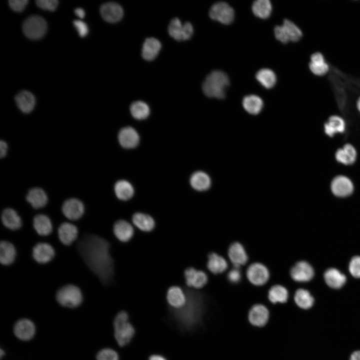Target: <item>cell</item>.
Returning a JSON list of instances; mask_svg holds the SVG:
<instances>
[{
	"mask_svg": "<svg viewBox=\"0 0 360 360\" xmlns=\"http://www.w3.org/2000/svg\"><path fill=\"white\" fill-rule=\"evenodd\" d=\"M77 249L86 266L101 282L110 284L113 280L114 266L110 252V243L102 237L86 234L78 242Z\"/></svg>",
	"mask_w": 360,
	"mask_h": 360,
	"instance_id": "6da1fadb",
	"label": "cell"
},
{
	"mask_svg": "<svg viewBox=\"0 0 360 360\" xmlns=\"http://www.w3.org/2000/svg\"><path fill=\"white\" fill-rule=\"evenodd\" d=\"M229 84L228 77L225 72L214 70L206 77L202 89L207 96L222 99L225 96L226 90Z\"/></svg>",
	"mask_w": 360,
	"mask_h": 360,
	"instance_id": "7a4b0ae2",
	"label": "cell"
},
{
	"mask_svg": "<svg viewBox=\"0 0 360 360\" xmlns=\"http://www.w3.org/2000/svg\"><path fill=\"white\" fill-rule=\"evenodd\" d=\"M128 320V314L122 310L118 313L114 320V336L121 347L128 345L135 334V329Z\"/></svg>",
	"mask_w": 360,
	"mask_h": 360,
	"instance_id": "3957f363",
	"label": "cell"
},
{
	"mask_svg": "<svg viewBox=\"0 0 360 360\" xmlns=\"http://www.w3.org/2000/svg\"><path fill=\"white\" fill-rule=\"evenodd\" d=\"M56 300L63 306L74 308L80 306L82 301V295L80 288L69 284L61 287L56 292Z\"/></svg>",
	"mask_w": 360,
	"mask_h": 360,
	"instance_id": "277c9868",
	"label": "cell"
},
{
	"mask_svg": "<svg viewBox=\"0 0 360 360\" xmlns=\"http://www.w3.org/2000/svg\"><path fill=\"white\" fill-rule=\"evenodd\" d=\"M274 32L276 38L284 44L298 42L302 36L300 28L288 20H284L282 26H276Z\"/></svg>",
	"mask_w": 360,
	"mask_h": 360,
	"instance_id": "5b68a950",
	"label": "cell"
},
{
	"mask_svg": "<svg viewBox=\"0 0 360 360\" xmlns=\"http://www.w3.org/2000/svg\"><path fill=\"white\" fill-rule=\"evenodd\" d=\"M47 24L45 20L38 16H32L28 18L22 25L25 36L32 40L42 38L46 34Z\"/></svg>",
	"mask_w": 360,
	"mask_h": 360,
	"instance_id": "8992f818",
	"label": "cell"
},
{
	"mask_svg": "<svg viewBox=\"0 0 360 360\" xmlns=\"http://www.w3.org/2000/svg\"><path fill=\"white\" fill-rule=\"evenodd\" d=\"M246 277L254 286H262L266 284L270 278V272L268 267L260 262H254L246 268Z\"/></svg>",
	"mask_w": 360,
	"mask_h": 360,
	"instance_id": "52a82bcc",
	"label": "cell"
},
{
	"mask_svg": "<svg viewBox=\"0 0 360 360\" xmlns=\"http://www.w3.org/2000/svg\"><path fill=\"white\" fill-rule=\"evenodd\" d=\"M270 312L268 308L262 303L255 304L252 306L248 314L249 323L253 326L262 328L268 322Z\"/></svg>",
	"mask_w": 360,
	"mask_h": 360,
	"instance_id": "ba28073f",
	"label": "cell"
},
{
	"mask_svg": "<svg viewBox=\"0 0 360 360\" xmlns=\"http://www.w3.org/2000/svg\"><path fill=\"white\" fill-rule=\"evenodd\" d=\"M209 15L212 19L224 24H231L234 18L233 8L225 2L214 4L210 10Z\"/></svg>",
	"mask_w": 360,
	"mask_h": 360,
	"instance_id": "9c48e42d",
	"label": "cell"
},
{
	"mask_svg": "<svg viewBox=\"0 0 360 360\" xmlns=\"http://www.w3.org/2000/svg\"><path fill=\"white\" fill-rule=\"evenodd\" d=\"M170 35L177 40H185L190 38L193 34L192 24L189 22L182 24L177 18H172L168 27Z\"/></svg>",
	"mask_w": 360,
	"mask_h": 360,
	"instance_id": "30bf717a",
	"label": "cell"
},
{
	"mask_svg": "<svg viewBox=\"0 0 360 360\" xmlns=\"http://www.w3.org/2000/svg\"><path fill=\"white\" fill-rule=\"evenodd\" d=\"M227 254L230 262L234 267L240 268L248 260V256L245 248L238 242H234L229 246Z\"/></svg>",
	"mask_w": 360,
	"mask_h": 360,
	"instance_id": "8fae6325",
	"label": "cell"
},
{
	"mask_svg": "<svg viewBox=\"0 0 360 360\" xmlns=\"http://www.w3.org/2000/svg\"><path fill=\"white\" fill-rule=\"evenodd\" d=\"M354 189V186L352 180L347 176L342 175L334 177L330 184L332 193L338 197L344 198L350 196Z\"/></svg>",
	"mask_w": 360,
	"mask_h": 360,
	"instance_id": "7c38bea8",
	"label": "cell"
},
{
	"mask_svg": "<svg viewBox=\"0 0 360 360\" xmlns=\"http://www.w3.org/2000/svg\"><path fill=\"white\" fill-rule=\"evenodd\" d=\"M184 276L186 284L190 288L200 289L208 282V276L204 272L192 267L185 270Z\"/></svg>",
	"mask_w": 360,
	"mask_h": 360,
	"instance_id": "4fadbf2b",
	"label": "cell"
},
{
	"mask_svg": "<svg viewBox=\"0 0 360 360\" xmlns=\"http://www.w3.org/2000/svg\"><path fill=\"white\" fill-rule=\"evenodd\" d=\"M290 274L294 281L303 282L312 280L314 275V271L308 262L302 260L297 262L292 267Z\"/></svg>",
	"mask_w": 360,
	"mask_h": 360,
	"instance_id": "5bb4252c",
	"label": "cell"
},
{
	"mask_svg": "<svg viewBox=\"0 0 360 360\" xmlns=\"http://www.w3.org/2000/svg\"><path fill=\"white\" fill-rule=\"evenodd\" d=\"M62 210L64 216L72 220L80 219L84 212L83 203L76 198H70L64 202Z\"/></svg>",
	"mask_w": 360,
	"mask_h": 360,
	"instance_id": "9a60e30c",
	"label": "cell"
},
{
	"mask_svg": "<svg viewBox=\"0 0 360 360\" xmlns=\"http://www.w3.org/2000/svg\"><path fill=\"white\" fill-rule=\"evenodd\" d=\"M308 68L312 74L318 76H325L330 70L328 62L323 54L320 52H316L311 54Z\"/></svg>",
	"mask_w": 360,
	"mask_h": 360,
	"instance_id": "2e32d148",
	"label": "cell"
},
{
	"mask_svg": "<svg viewBox=\"0 0 360 360\" xmlns=\"http://www.w3.org/2000/svg\"><path fill=\"white\" fill-rule=\"evenodd\" d=\"M32 256L39 264H46L51 261L55 256L53 247L46 242H38L32 248Z\"/></svg>",
	"mask_w": 360,
	"mask_h": 360,
	"instance_id": "e0dca14e",
	"label": "cell"
},
{
	"mask_svg": "<svg viewBox=\"0 0 360 360\" xmlns=\"http://www.w3.org/2000/svg\"><path fill=\"white\" fill-rule=\"evenodd\" d=\"M101 16L109 22H116L121 20L124 14L122 7L118 3L108 2L102 5L100 8Z\"/></svg>",
	"mask_w": 360,
	"mask_h": 360,
	"instance_id": "ac0fdd59",
	"label": "cell"
},
{
	"mask_svg": "<svg viewBox=\"0 0 360 360\" xmlns=\"http://www.w3.org/2000/svg\"><path fill=\"white\" fill-rule=\"evenodd\" d=\"M118 140L120 146L125 148H136L140 142V136L136 130L132 127L122 128L118 134Z\"/></svg>",
	"mask_w": 360,
	"mask_h": 360,
	"instance_id": "d6986e66",
	"label": "cell"
},
{
	"mask_svg": "<svg viewBox=\"0 0 360 360\" xmlns=\"http://www.w3.org/2000/svg\"><path fill=\"white\" fill-rule=\"evenodd\" d=\"M186 296L184 290L178 286H172L166 293L167 302L172 309L178 310L186 304Z\"/></svg>",
	"mask_w": 360,
	"mask_h": 360,
	"instance_id": "ffe728a7",
	"label": "cell"
},
{
	"mask_svg": "<svg viewBox=\"0 0 360 360\" xmlns=\"http://www.w3.org/2000/svg\"><path fill=\"white\" fill-rule=\"evenodd\" d=\"M289 292L286 288L280 284L271 286L268 290V301L272 304H284L288 302Z\"/></svg>",
	"mask_w": 360,
	"mask_h": 360,
	"instance_id": "44dd1931",
	"label": "cell"
},
{
	"mask_svg": "<svg viewBox=\"0 0 360 360\" xmlns=\"http://www.w3.org/2000/svg\"><path fill=\"white\" fill-rule=\"evenodd\" d=\"M36 332L34 323L30 320L23 318L18 320L14 328L15 336L22 340H28L32 338Z\"/></svg>",
	"mask_w": 360,
	"mask_h": 360,
	"instance_id": "7402d4cb",
	"label": "cell"
},
{
	"mask_svg": "<svg viewBox=\"0 0 360 360\" xmlns=\"http://www.w3.org/2000/svg\"><path fill=\"white\" fill-rule=\"evenodd\" d=\"M78 233L77 227L68 222L61 224L58 230V238L61 242L66 246L72 244L77 238Z\"/></svg>",
	"mask_w": 360,
	"mask_h": 360,
	"instance_id": "603a6c76",
	"label": "cell"
},
{
	"mask_svg": "<svg viewBox=\"0 0 360 360\" xmlns=\"http://www.w3.org/2000/svg\"><path fill=\"white\" fill-rule=\"evenodd\" d=\"M206 266L211 273L219 274L227 270L228 264L222 256L215 252H211L208 256Z\"/></svg>",
	"mask_w": 360,
	"mask_h": 360,
	"instance_id": "cb8c5ba5",
	"label": "cell"
},
{
	"mask_svg": "<svg viewBox=\"0 0 360 360\" xmlns=\"http://www.w3.org/2000/svg\"><path fill=\"white\" fill-rule=\"evenodd\" d=\"M113 232L116 237L122 242H128L131 240L134 234V230L130 224L123 220L115 222L113 226Z\"/></svg>",
	"mask_w": 360,
	"mask_h": 360,
	"instance_id": "d4e9b609",
	"label": "cell"
},
{
	"mask_svg": "<svg viewBox=\"0 0 360 360\" xmlns=\"http://www.w3.org/2000/svg\"><path fill=\"white\" fill-rule=\"evenodd\" d=\"M357 153L354 147L350 144H346L342 148L338 149L335 153L336 161L344 165H351L356 160Z\"/></svg>",
	"mask_w": 360,
	"mask_h": 360,
	"instance_id": "484cf974",
	"label": "cell"
},
{
	"mask_svg": "<svg viewBox=\"0 0 360 360\" xmlns=\"http://www.w3.org/2000/svg\"><path fill=\"white\" fill-rule=\"evenodd\" d=\"M345 129L346 123L344 120L338 115L330 116L324 124V132L330 138L336 134L344 132Z\"/></svg>",
	"mask_w": 360,
	"mask_h": 360,
	"instance_id": "4316f807",
	"label": "cell"
},
{
	"mask_svg": "<svg viewBox=\"0 0 360 360\" xmlns=\"http://www.w3.org/2000/svg\"><path fill=\"white\" fill-rule=\"evenodd\" d=\"M1 220L4 226L11 230H18L22 226L20 216L12 208H6L4 210L1 214Z\"/></svg>",
	"mask_w": 360,
	"mask_h": 360,
	"instance_id": "83f0119b",
	"label": "cell"
},
{
	"mask_svg": "<svg viewBox=\"0 0 360 360\" xmlns=\"http://www.w3.org/2000/svg\"><path fill=\"white\" fill-rule=\"evenodd\" d=\"M160 42L154 38L146 39L142 45V55L146 60H154L158 54L161 48Z\"/></svg>",
	"mask_w": 360,
	"mask_h": 360,
	"instance_id": "f1b7e54d",
	"label": "cell"
},
{
	"mask_svg": "<svg viewBox=\"0 0 360 360\" xmlns=\"http://www.w3.org/2000/svg\"><path fill=\"white\" fill-rule=\"evenodd\" d=\"M15 101L20 110L24 113L31 112L34 108L36 99L30 92L23 90L15 96Z\"/></svg>",
	"mask_w": 360,
	"mask_h": 360,
	"instance_id": "f546056e",
	"label": "cell"
},
{
	"mask_svg": "<svg viewBox=\"0 0 360 360\" xmlns=\"http://www.w3.org/2000/svg\"><path fill=\"white\" fill-rule=\"evenodd\" d=\"M26 200L36 209L44 207L47 204L48 200L45 192L38 188L30 190L26 196Z\"/></svg>",
	"mask_w": 360,
	"mask_h": 360,
	"instance_id": "4dcf8cb0",
	"label": "cell"
},
{
	"mask_svg": "<svg viewBox=\"0 0 360 360\" xmlns=\"http://www.w3.org/2000/svg\"><path fill=\"white\" fill-rule=\"evenodd\" d=\"M190 184L196 190L203 192L208 190L211 186V180L209 176L202 171L193 173L190 179Z\"/></svg>",
	"mask_w": 360,
	"mask_h": 360,
	"instance_id": "1f68e13d",
	"label": "cell"
},
{
	"mask_svg": "<svg viewBox=\"0 0 360 360\" xmlns=\"http://www.w3.org/2000/svg\"><path fill=\"white\" fill-rule=\"evenodd\" d=\"M33 226L36 232L42 236H47L52 231V224L50 218L44 214H39L34 217Z\"/></svg>",
	"mask_w": 360,
	"mask_h": 360,
	"instance_id": "d6a6232c",
	"label": "cell"
},
{
	"mask_svg": "<svg viewBox=\"0 0 360 360\" xmlns=\"http://www.w3.org/2000/svg\"><path fill=\"white\" fill-rule=\"evenodd\" d=\"M16 256L14 246L6 240H1L0 242V262L5 266L14 262Z\"/></svg>",
	"mask_w": 360,
	"mask_h": 360,
	"instance_id": "836d02e7",
	"label": "cell"
},
{
	"mask_svg": "<svg viewBox=\"0 0 360 360\" xmlns=\"http://www.w3.org/2000/svg\"><path fill=\"white\" fill-rule=\"evenodd\" d=\"M132 220L134 225L143 232H150L155 226L154 219L146 214L136 212L132 216Z\"/></svg>",
	"mask_w": 360,
	"mask_h": 360,
	"instance_id": "e575fe53",
	"label": "cell"
},
{
	"mask_svg": "<svg viewBox=\"0 0 360 360\" xmlns=\"http://www.w3.org/2000/svg\"><path fill=\"white\" fill-rule=\"evenodd\" d=\"M324 278L326 284L333 288H342L346 282V276L334 268H329L326 271Z\"/></svg>",
	"mask_w": 360,
	"mask_h": 360,
	"instance_id": "d590c367",
	"label": "cell"
},
{
	"mask_svg": "<svg viewBox=\"0 0 360 360\" xmlns=\"http://www.w3.org/2000/svg\"><path fill=\"white\" fill-rule=\"evenodd\" d=\"M294 301L299 308L308 310L313 306L314 299L308 290L298 288L294 294Z\"/></svg>",
	"mask_w": 360,
	"mask_h": 360,
	"instance_id": "8d00e7d4",
	"label": "cell"
},
{
	"mask_svg": "<svg viewBox=\"0 0 360 360\" xmlns=\"http://www.w3.org/2000/svg\"><path fill=\"white\" fill-rule=\"evenodd\" d=\"M242 106L248 113L256 115L261 112L264 102L259 96L256 95H249L244 98Z\"/></svg>",
	"mask_w": 360,
	"mask_h": 360,
	"instance_id": "74e56055",
	"label": "cell"
},
{
	"mask_svg": "<svg viewBox=\"0 0 360 360\" xmlns=\"http://www.w3.org/2000/svg\"><path fill=\"white\" fill-rule=\"evenodd\" d=\"M116 197L122 200H128L134 196V189L132 184L126 180L118 181L114 186Z\"/></svg>",
	"mask_w": 360,
	"mask_h": 360,
	"instance_id": "f35d334b",
	"label": "cell"
},
{
	"mask_svg": "<svg viewBox=\"0 0 360 360\" xmlns=\"http://www.w3.org/2000/svg\"><path fill=\"white\" fill-rule=\"evenodd\" d=\"M272 4L268 0H257L252 5V10L254 14L260 18H268L272 12Z\"/></svg>",
	"mask_w": 360,
	"mask_h": 360,
	"instance_id": "ab89813d",
	"label": "cell"
},
{
	"mask_svg": "<svg viewBox=\"0 0 360 360\" xmlns=\"http://www.w3.org/2000/svg\"><path fill=\"white\" fill-rule=\"evenodd\" d=\"M256 80L266 88H272L276 81V76L273 71L268 68L260 70L256 74Z\"/></svg>",
	"mask_w": 360,
	"mask_h": 360,
	"instance_id": "60d3db41",
	"label": "cell"
},
{
	"mask_svg": "<svg viewBox=\"0 0 360 360\" xmlns=\"http://www.w3.org/2000/svg\"><path fill=\"white\" fill-rule=\"evenodd\" d=\"M130 112L134 118L142 120L148 117L150 113V109L146 102L138 100L131 104Z\"/></svg>",
	"mask_w": 360,
	"mask_h": 360,
	"instance_id": "b9f144b4",
	"label": "cell"
},
{
	"mask_svg": "<svg viewBox=\"0 0 360 360\" xmlns=\"http://www.w3.org/2000/svg\"><path fill=\"white\" fill-rule=\"evenodd\" d=\"M97 360H119L118 352L110 348L101 350L96 354Z\"/></svg>",
	"mask_w": 360,
	"mask_h": 360,
	"instance_id": "7bdbcfd3",
	"label": "cell"
},
{
	"mask_svg": "<svg viewBox=\"0 0 360 360\" xmlns=\"http://www.w3.org/2000/svg\"><path fill=\"white\" fill-rule=\"evenodd\" d=\"M242 274L240 268L233 267L228 272L226 278L228 281L232 284H237L242 280Z\"/></svg>",
	"mask_w": 360,
	"mask_h": 360,
	"instance_id": "ee69618b",
	"label": "cell"
},
{
	"mask_svg": "<svg viewBox=\"0 0 360 360\" xmlns=\"http://www.w3.org/2000/svg\"><path fill=\"white\" fill-rule=\"evenodd\" d=\"M351 274L356 278H360V256H355L351 260L349 264Z\"/></svg>",
	"mask_w": 360,
	"mask_h": 360,
	"instance_id": "f6af8a7d",
	"label": "cell"
},
{
	"mask_svg": "<svg viewBox=\"0 0 360 360\" xmlns=\"http://www.w3.org/2000/svg\"><path fill=\"white\" fill-rule=\"evenodd\" d=\"M36 5L43 10L50 11L54 10L58 4L57 0H38L36 2Z\"/></svg>",
	"mask_w": 360,
	"mask_h": 360,
	"instance_id": "bcb514c9",
	"label": "cell"
},
{
	"mask_svg": "<svg viewBox=\"0 0 360 360\" xmlns=\"http://www.w3.org/2000/svg\"><path fill=\"white\" fill-rule=\"evenodd\" d=\"M28 2L27 0H10L9 5L14 11L20 12L25 8Z\"/></svg>",
	"mask_w": 360,
	"mask_h": 360,
	"instance_id": "7dc6e473",
	"label": "cell"
},
{
	"mask_svg": "<svg viewBox=\"0 0 360 360\" xmlns=\"http://www.w3.org/2000/svg\"><path fill=\"white\" fill-rule=\"evenodd\" d=\"M74 25L80 36L84 37L88 34V27L84 22L80 20H75L74 21Z\"/></svg>",
	"mask_w": 360,
	"mask_h": 360,
	"instance_id": "c3c4849f",
	"label": "cell"
},
{
	"mask_svg": "<svg viewBox=\"0 0 360 360\" xmlns=\"http://www.w3.org/2000/svg\"><path fill=\"white\" fill-rule=\"evenodd\" d=\"M8 151L7 144L3 140H1L0 142V156L1 158L6 156Z\"/></svg>",
	"mask_w": 360,
	"mask_h": 360,
	"instance_id": "681fc988",
	"label": "cell"
},
{
	"mask_svg": "<svg viewBox=\"0 0 360 360\" xmlns=\"http://www.w3.org/2000/svg\"><path fill=\"white\" fill-rule=\"evenodd\" d=\"M148 360H168L165 357H164V356H162L160 354H154L149 356Z\"/></svg>",
	"mask_w": 360,
	"mask_h": 360,
	"instance_id": "f907efd6",
	"label": "cell"
},
{
	"mask_svg": "<svg viewBox=\"0 0 360 360\" xmlns=\"http://www.w3.org/2000/svg\"><path fill=\"white\" fill-rule=\"evenodd\" d=\"M75 14L79 18H82L84 17V10L82 8H77L74 10Z\"/></svg>",
	"mask_w": 360,
	"mask_h": 360,
	"instance_id": "816d5d0a",
	"label": "cell"
},
{
	"mask_svg": "<svg viewBox=\"0 0 360 360\" xmlns=\"http://www.w3.org/2000/svg\"><path fill=\"white\" fill-rule=\"evenodd\" d=\"M350 360H360V350L354 352L350 356Z\"/></svg>",
	"mask_w": 360,
	"mask_h": 360,
	"instance_id": "f5cc1de1",
	"label": "cell"
},
{
	"mask_svg": "<svg viewBox=\"0 0 360 360\" xmlns=\"http://www.w3.org/2000/svg\"><path fill=\"white\" fill-rule=\"evenodd\" d=\"M356 107L358 110L360 112V96L356 100Z\"/></svg>",
	"mask_w": 360,
	"mask_h": 360,
	"instance_id": "db71d44e",
	"label": "cell"
},
{
	"mask_svg": "<svg viewBox=\"0 0 360 360\" xmlns=\"http://www.w3.org/2000/svg\"><path fill=\"white\" fill-rule=\"evenodd\" d=\"M0 354L1 358L4 354V351L2 350V349H0Z\"/></svg>",
	"mask_w": 360,
	"mask_h": 360,
	"instance_id": "11a10c76",
	"label": "cell"
}]
</instances>
